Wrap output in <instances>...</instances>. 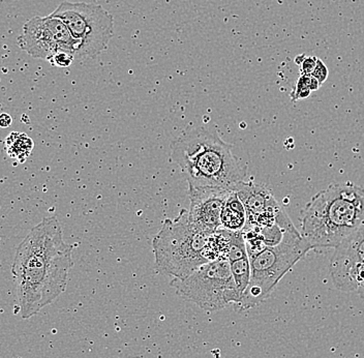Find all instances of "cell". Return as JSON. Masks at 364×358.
<instances>
[{
  "instance_id": "cell-1",
  "label": "cell",
  "mask_w": 364,
  "mask_h": 358,
  "mask_svg": "<svg viewBox=\"0 0 364 358\" xmlns=\"http://www.w3.org/2000/svg\"><path fill=\"white\" fill-rule=\"evenodd\" d=\"M72 253L55 216L45 218L18 246L11 273L22 319L36 316L65 291Z\"/></svg>"
},
{
  "instance_id": "cell-2",
  "label": "cell",
  "mask_w": 364,
  "mask_h": 358,
  "mask_svg": "<svg viewBox=\"0 0 364 358\" xmlns=\"http://www.w3.org/2000/svg\"><path fill=\"white\" fill-rule=\"evenodd\" d=\"M232 148L215 132L197 127L173 141L171 159L181 167L188 186L236 191L247 171Z\"/></svg>"
},
{
  "instance_id": "cell-3",
  "label": "cell",
  "mask_w": 364,
  "mask_h": 358,
  "mask_svg": "<svg viewBox=\"0 0 364 358\" xmlns=\"http://www.w3.org/2000/svg\"><path fill=\"white\" fill-rule=\"evenodd\" d=\"M226 246L224 230L205 231L193 224L186 209L165 220L152 241L156 270L172 280L184 279L200 266L225 258Z\"/></svg>"
},
{
  "instance_id": "cell-4",
  "label": "cell",
  "mask_w": 364,
  "mask_h": 358,
  "mask_svg": "<svg viewBox=\"0 0 364 358\" xmlns=\"http://www.w3.org/2000/svg\"><path fill=\"white\" fill-rule=\"evenodd\" d=\"M300 221V233L311 248H336L364 224V188L331 184L307 203Z\"/></svg>"
},
{
  "instance_id": "cell-5",
  "label": "cell",
  "mask_w": 364,
  "mask_h": 358,
  "mask_svg": "<svg viewBox=\"0 0 364 358\" xmlns=\"http://www.w3.org/2000/svg\"><path fill=\"white\" fill-rule=\"evenodd\" d=\"M311 250L313 248L295 228L284 230L283 239L277 246L249 255L250 284L240 302L235 305L236 311H247L265 302L284 275Z\"/></svg>"
},
{
  "instance_id": "cell-6",
  "label": "cell",
  "mask_w": 364,
  "mask_h": 358,
  "mask_svg": "<svg viewBox=\"0 0 364 358\" xmlns=\"http://www.w3.org/2000/svg\"><path fill=\"white\" fill-rule=\"evenodd\" d=\"M170 285L181 298L205 312L220 311L229 305L235 307L242 298L226 258L200 266L184 279L171 280Z\"/></svg>"
},
{
  "instance_id": "cell-7",
  "label": "cell",
  "mask_w": 364,
  "mask_h": 358,
  "mask_svg": "<svg viewBox=\"0 0 364 358\" xmlns=\"http://www.w3.org/2000/svg\"><path fill=\"white\" fill-rule=\"evenodd\" d=\"M52 17L65 25L78 44L76 59L95 58L106 51L114 34V19L100 4L61 2Z\"/></svg>"
},
{
  "instance_id": "cell-8",
  "label": "cell",
  "mask_w": 364,
  "mask_h": 358,
  "mask_svg": "<svg viewBox=\"0 0 364 358\" xmlns=\"http://www.w3.org/2000/svg\"><path fill=\"white\" fill-rule=\"evenodd\" d=\"M18 45L29 56L45 60L57 52H68L76 59L78 48L67 25L51 15L33 17L25 23Z\"/></svg>"
},
{
  "instance_id": "cell-9",
  "label": "cell",
  "mask_w": 364,
  "mask_h": 358,
  "mask_svg": "<svg viewBox=\"0 0 364 358\" xmlns=\"http://www.w3.org/2000/svg\"><path fill=\"white\" fill-rule=\"evenodd\" d=\"M232 190L222 188H195L188 186L191 221L208 232L220 229V214L225 201Z\"/></svg>"
},
{
  "instance_id": "cell-10",
  "label": "cell",
  "mask_w": 364,
  "mask_h": 358,
  "mask_svg": "<svg viewBox=\"0 0 364 358\" xmlns=\"http://www.w3.org/2000/svg\"><path fill=\"white\" fill-rule=\"evenodd\" d=\"M330 275L338 290L356 292L364 300V263L336 248L330 260Z\"/></svg>"
},
{
  "instance_id": "cell-11",
  "label": "cell",
  "mask_w": 364,
  "mask_h": 358,
  "mask_svg": "<svg viewBox=\"0 0 364 358\" xmlns=\"http://www.w3.org/2000/svg\"><path fill=\"white\" fill-rule=\"evenodd\" d=\"M227 248L225 258L229 261L232 275L241 296L247 288L250 280V262L247 243L242 231L226 230Z\"/></svg>"
},
{
  "instance_id": "cell-12",
  "label": "cell",
  "mask_w": 364,
  "mask_h": 358,
  "mask_svg": "<svg viewBox=\"0 0 364 358\" xmlns=\"http://www.w3.org/2000/svg\"><path fill=\"white\" fill-rule=\"evenodd\" d=\"M235 191L245 205L247 221L261 214L277 211L281 207L272 194L261 184L252 181H242Z\"/></svg>"
},
{
  "instance_id": "cell-13",
  "label": "cell",
  "mask_w": 364,
  "mask_h": 358,
  "mask_svg": "<svg viewBox=\"0 0 364 358\" xmlns=\"http://www.w3.org/2000/svg\"><path fill=\"white\" fill-rule=\"evenodd\" d=\"M247 216L245 205L239 199L237 193L232 191L228 196L220 214V229L229 231H243Z\"/></svg>"
},
{
  "instance_id": "cell-14",
  "label": "cell",
  "mask_w": 364,
  "mask_h": 358,
  "mask_svg": "<svg viewBox=\"0 0 364 358\" xmlns=\"http://www.w3.org/2000/svg\"><path fill=\"white\" fill-rule=\"evenodd\" d=\"M6 152L11 159L24 163L27 157L31 156L34 144L31 137L26 134L13 132L6 137Z\"/></svg>"
},
{
  "instance_id": "cell-15",
  "label": "cell",
  "mask_w": 364,
  "mask_h": 358,
  "mask_svg": "<svg viewBox=\"0 0 364 358\" xmlns=\"http://www.w3.org/2000/svg\"><path fill=\"white\" fill-rule=\"evenodd\" d=\"M336 248L364 263V224Z\"/></svg>"
},
{
  "instance_id": "cell-16",
  "label": "cell",
  "mask_w": 364,
  "mask_h": 358,
  "mask_svg": "<svg viewBox=\"0 0 364 358\" xmlns=\"http://www.w3.org/2000/svg\"><path fill=\"white\" fill-rule=\"evenodd\" d=\"M313 90L311 88V75H300L292 93H290L291 100L293 102L302 101L307 99Z\"/></svg>"
},
{
  "instance_id": "cell-17",
  "label": "cell",
  "mask_w": 364,
  "mask_h": 358,
  "mask_svg": "<svg viewBox=\"0 0 364 358\" xmlns=\"http://www.w3.org/2000/svg\"><path fill=\"white\" fill-rule=\"evenodd\" d=\"M74 60L75 56L68 52H57L48 59L52 65H55L57 68H68L72 65Z\"/></svg>"
},
{
  "instance_id": "cell-18",
  "label": "cell",
  "mask_w": 364,
  "mask_h": 358,
  "mask_svg": "<svg viewBox=\"0 0 364 358\" xmlns=\"http://www.w3.org/2000/svg\"><path fill=\"white\" fill-rule=\"evenodd\" d=\"M328 68H327L325 63L321 59L318 58L317 65H316L314 72L311 73V76L317 79L320 82L321 85H323V83L328 78Z\"/></svg>"
},
{
  "instance_id": "cell-19",
  "label": "cell",
  "mask_w": 364,
  "mask_h": 358,
  "mask_svg": "<svg viewBox=\"0 0 364 358\" xmlns=\"http://www.w3.org/2000/svg\"><path fill=\"white\" fill-rule=\"evenodd\" d=\"M317 57L306 56V58L299 65L301 75H311V73L315 70L316 65H317Z\"/></svg>"
},
{
  "instance_id": "cell-20",
  "label": "cell",
  "mask_w": 364,
  "mask_h": 358,
  "mask_svg": "<svg viewBox=\"0 0 364 358\" xmlns=\"http://www.w3.org/2000/svg\"><path fill=\"white\" fill-rule=\"evenodd\" d=\"M11 122H13V120H11V117L9 114H0V127H9L11 125Z\"/></svg>"
},
{
  "instance_id": "cell-21",
  "label": "cell",
  "mask_w": 364,
  "mask_h": 358,
  "mask_svg": "<svg viewBox=\"0 0 364 358\" xmlns=\"http://www.w3.org/2000/svg\"><path fill=\"white\" fill-rule=\"evenodd\" d=\"M306 58V54H301V56H298L295 58V63L297 65H300V63L304 61V59Z\"/></svg>"
}]
</instances>
